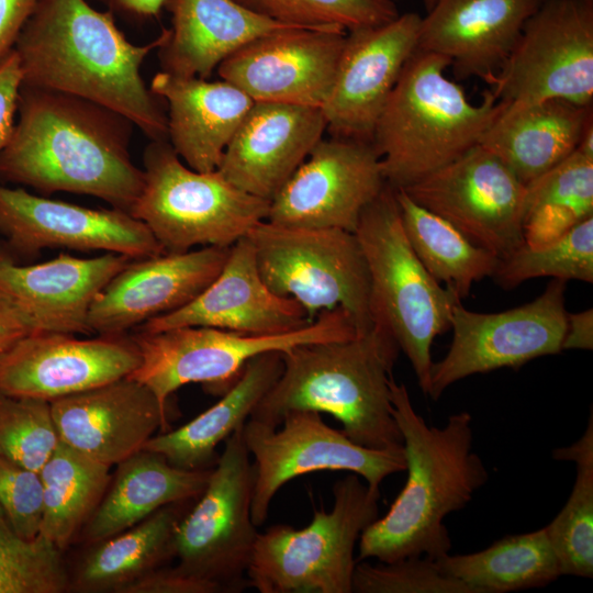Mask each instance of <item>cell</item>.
Masks as SVG:
<instances>
[{
    "instance_id": "obj_1",
    "label": "cell",
    "mask_w": 593,
    "mask_h": 593,
    "mask_svg": "<svg viewBox=\"0 0 593 593\" xmlns=\"http://www.w3.org/2000/svg\"><path fill=\"white\" fill-rule=\"evenodd\" d=\"M135 125L92 101L22 85L13 133L0 152V180L43 194H88L131 212L144 171L130 153Z\"/></svg>"
},
{
    "instance_id": "obj_2",
    "label": "cell",
    "mask_w": 593,
    "mask_h": 593,
    "mask_svg": "<svg viewBox=\"0 0 593 593\" xmlns=\"http://www.w3.org/2000/svg\"><path fill=\"white\" fill-rule=\"evenodd\" d=\"M131 43L111 11L86 0H38L14 46L24 86L76 96L128 119L150 141L168 139L167 113L141 68L167 40Z\"/></svg>"
},
{
    "instance_id": "obj_3",
    "label": "cell",
    "mask_w": 593,
    "mask_h": 593,
    "mask_svg": "<svg viewBox=\"0 0 593 593\" xmlns=\"http://www.w3.org/2000/svg\"><path fill=\"white\" fill-rule=\"evenodd\" d=\"M389 385L407 478L389 512L362 532L357 561L393 562L413 556L437 559L451 548L445 517L466 507L489 473L472 451L468 412L451 414L443 427L429 426L415 411L406 385L393 377Z\"/></svg>"
},
{
    "instance_id": "obj_4",
    "label": "cell",
    "mask_w": 593,
    "mask_h": 593,
    "mask_svg": "<svg viewBox=\"0 0 593 593\" xmlns=\"http://www.w3.org/2000/svg\"><path fill=\"white\" fill-rule=\"evenodd\" d=\"M400 347L382 325L353 338L294 346L249 418L278 427L295 410L333 415L354 443L384 449L403 446L392 414L390 379Z\"/></svg>"
},
{
    "instance_id": "obj_5",
    "label": "cell",
    "mask_w": 593,
    "mask_h": 593,
    "mask_svg": "<svg viewBox=\"0 0 593 593\" xmlns=\"http://www.w3.org/2000/svg\"><path fill=\"white\" fill-rule=\"evenodd\" d=\"M450 61L416 49L376 124L372 144L385 182L404 189L479 145L505 102L486 90L474 104L445 75Z\"/></svg>"
},
{
    "instance_id": "obj_6",
    "label": "cell",
    "mask_w": 593,
    "mask_h": 593,
    "mask_svg": "<svg viewBox=\"0 0 593 593\" xmlns=\"http://www.w3.org/2000/svg\"><path fill=\"white\" fill-rule=\"evenodd\" d=\"M355 234L369 267L373 322L392 334L426 395L433 342L450 328L452 307L461 300L443 288L415 255L402 226L395 189L388 183L361 212Z\"/></svg>"
},
{
    "instance_id": "obj_7",
    "label": "cell",
    "mask_w": 593,
    "mask_h": 593,
    "mask_svg": "<svg viewBox=\"0 0 593 593\" xmlns=\"http://www.w3.org/2000/svg\"><path fill=\"white\" fill-rule=\"evenodd\" d=\"M329 512L314 511L301 529L273 525L259 533L247 584L260 593H351L355 548L378 518L380 489L350 473L333 486Z\"/></svg>"
},
{
    "instance_id": "obj_8",
    "label": "cell",
    "mask_w": 593,
    "mask_h": 593,
    "mask_svg": "<svg viewBox=\"0 0 593 593\" xmlns=\"http://www.w3.org/2000/svg\"><path fill=\"white\" fill-rule=\"evenodd\" d=\"M143 165L144 186L130 214L166 253L197 245L230 247L267 219L270 201L238 189L217 169L189 168L168 139L150 141Z\"/></svg>"
},
{
    "instance_id": "obj_9",
    "label": "cell",
    "mask_w": 593,
    "mask_h": 593,
    "mask_svg": "<svg viewBox=\"0 0 593 593\" xmlns=\"http://www.w3.org/2000/svg\"><path fill=\"white\" fill-rule=\"evenodd\" d=\"M247 236L262 281L273 293L298 301L310 321L322 311L342 307L356 334L373 327L370 272L355 233L265 220Z\"/></svg>"
},
{
    "instance_id": "obj_10",
    "label": "cell",
    "mask_w": 593,
    "mask_h": 593,
    "mask_svg": "<svg viewBox=\"0 0 593 593\" xmlns=\"http://www.w3.org/2000/svg\"><path fill=\"white\" fill-rule=\"evenodd\" d=\"M355 335L354 322L342 307L322 311L300 329L272 335L208 326L137 331L132 338L141 361L128 377L147 385L167 407L168 398L188 383L220 385L225 392L246 362L260 354L284 351L302 344L346 340Z\"/></svg>"
},
{
    "instance_id": "obj_11",
    "label": "cell",
    "mask_w": 593,
    "mask_h": 593,
    "mask_svg": "<svg viewBox=\"0 0 593 593\" xmlns=\"http://www.w3.org/2000/svg\"><path fill=\"white\" fill-rule=\"evenodd\" d=\"M244 425L224 441L204 491L175 534L176 568L217 592L248 588L246 573L259 534L251 519L254 466Z\"/></svg>"
},
{
    "instance_id": "obj_12",
    "label": "cell",
    "mask_w": 593,
    "mask_h": 593,
    "mask_svg": "<svg viewBox=\"0 0 593 593\" xmlns=\"http://www.w3.org/2000/svg\"><path fill=\"white\" fill-rule=\"evenodd\" d=\"M243 438L254 457L251 519L256 527L266 522L279 489L293 478L322 470L348 471L380 489L385 478L405 470L403 446H360L311 410L287 413L278 427L248 418Z\"/></svg>"
},
{
    "instance_id": "obj_13",
    "label": "cell",
    "mask_w": 593,
    "mask_h": 593,
    "mask_svg": "<svg viewBox=\"0 0 593 593\" xmlns=\"http://www.w3.org/2000/svg\"><path fill=\"white\" fill-rule=\"evenodd\" d=\"M495 99L593 101V1L544 0L489 83Z\"/></svg>"
},
{
    "instance_id": "obj_14",
    "label": "cell",
    "mask_w": 593,
    "mask_h": 593,
    "mask_svg": "<svg viewBox=\"0 0 593 593\" xmlns=\"http://www.w3.org/2000/svg\"><path fill=\"white\" fill-rule=\"evenodd\" d=\"M567 281L552 279L534 301L499 313L452 307V342L446 356L433 362L427 396L438 400L452 383L474 373L526 362L562 351L567 331Z\"/></svg>"
},
{
    "instance_id": "obj_15",
    "label": "cell",
    "mask_w": 593,
    "mask_h": 593,
    "mask_svg": "<svg viewBox=\"0 0 593 593\" xmlns=\"http://www.w3.org/2000/svg\"><path fill=\"white\" fill-rule=\"evenodd\" d=\"M401 190L499 258L524 244L526 186L480 145Z\"/></svg>"
},
{
    "instance_id": "obj_16",
    "label": "cell",
    "mask_w": 593,
    "mask_h": 593,
    "mask_svg": "<svg viewBox=\"0 0 593 593\" xmlns=\"http://www.w3.org/2000/svg\"><path fill=\"white\" fill-rule=\"evenodd\" d=\"M385 184L372 142L322 138L272 198L266 221L355 233L361 212Z\"/></svg>"
},
{
    "instance_id": "obj_17",
    "label": "cell",
    "mask_w": 593,
    "mask_h": 593,
    "mask_svg": "<svg viewBox=\"0 0 593 593\" xmlns=\"http://www.w3.org/2000/svg\"><path fill=\"white\" fill-rule=\"evenodd\" d=\"M347 32L293 26L245 44L216 68L255 102L321 108L337 71Z\"/></svg>"
},
{
    "instance_id": "obj_18",
    "label": "cell",
    "mask_w": 593,
    "mask_h": 593,
    "mask_svg": "<svg viewBox=\"0 0 593 593\" xmlns=\"http://www.w3.org/2000/svg\"><path fill=\"white\" fill-rule=\"evenodd\" d=\"M0 235L18 253L44 248L103 250L132 259L166 253L149 228L128 212L91 209L0 186Z\"/></svg>"
},
{
    "instance_id": "obj_19",
    "label": "cell",
    "mask_w": 593,
    "mask_h": 593,
    "mask_svg": "<svg viewBox=\"0 0 593 593\" xmlns=\"http://www.w3.org/2000/svg\"><path fill=\"white\" fill-rule=\"evenodd\" d=\"M422 16L415 12L348 31L329 96L322 107L332 136L372 142L376 124L410 57Z\"/></svg>"
},
{
    "instance_id": "obj_20",
    "label": "cell",
    "mask_w": 593,
    "mask_h": 593,
    "mask_svg": "<svg viewBox=\"0 0 593 593\" xmlns=\"http://www.w3.org/2000/svg\"><path fill=\"white\" fill-rule=\"evenodd\" d=\"M139 361L132 336L36 332L0 357V392L51 402L130 376Z\"/></svg>"
},
{
    "instance_id": "obj_21",
    "label": "cell",
    "mask_w": 593,
    "mask_h": 593,
    "mask_svg": "<svg viewBox=\"0 0 593 593\" xmlns=\"http://www.w3.org/2000/svg\"><path fill=\"white\" fill-rule=\"evenodd\" d=\"M230 247L204 246L132 259L93 300L87 317L90 332L124 335L184 306L219 275Z\"/></svg>"
},
{
    "instance_id": "obj_22",
    "label": "cell",
    "mask_w": 593,
    "mask_h": 593,
    "mask_svg": "<svg viewBox=\"0 0 593 593\" xmlns=\"http://www.w3.org/2000/svg\"><path fill=\"white\" fill-rule=\"evenodd\" d=\"M59 440L112 467L142 450L157 429L167 430V413L155 393L126 376L51 401Z\"/></svg>"
},
{
    "instance_id": "obj_23",
    "label": "cell",
    "mask_w": 593,
    "mask_h": 593,
    "mask_svg": "<svg viewBox=\"0 0 593 593\" xmlns=\"http://www.w3.org/2000/svg\"><path fill=\"white\" fill-rule=\"evenodd\" d=\"M311 323L298 301L278 295L266 286L258 271L254 245L245 236L230 247L221 271L197 298L176 311L148 320L138 331L208 326L272 335Z\"/></svg>"
},
{
    "instance_id": "obj_24",
    "label": "cell",
    "mask_w": 593,
    "mask_h": 593,
    "mask_svg": "<svg viewBox=\"0 0 593 593\" xmlns=\"http://www.w3.org/2000/svg\"><path fill=\"white\" fill-rule=\"evenodd\" d=\"M325 131L321 108L255 102L217 170L238 189L271 201Z\"/></svg>"
},
{
    "instance_id": "obj_25",
    "label": "cell",
    "mask_w": 593,
    "mask_h": 593,
    "mask_svg": "<svg viewBox=\"0 0 593 593\" xmlns=\"http://www.w3.org/2000/svg\"><path fill=\"white\" fill-rule=\"evenodd\" d=\"M544 0H438L422 16L417 49L450 61L458 79L488 85Z\"/></svg>"
},
{
    "instance_id": "obj_26",
    "label": "cell",
    "mask_w": 593,
    "mask_h": 593,
    "mask_svg": "<svg viewBox=\"0 0 593 593\" xmlns=\"http://www.w3.org/2000/svg\"><path fill=\"white\" fill-rule=\"evenodd\" d=\"M131 260L113 253L92 258L61 254L23 266L0 250V290L26 306L44 331L89 335L93 300Z\"/></svg>"
},
{
    "instance_id": "obj_27",
    "label": "cell",
    "mask_w": 593,
    "mask_h": 593,
    "mask_svg": "<svg viewBox=\"0 0 593 593\" xmlns=\"http://www.w3.org/2000/svg\"><path fill=\"white\" fill-rule=\"evenodd\" d=\"M150 90L167 104V136L184 164L200 172L216 170L255 101L228 81H208L157 72Z\"/></svg>"
},
{
    "instance_id": "obj_28",
    "label": "cell",
    "mask_w": 593,
    "mask_h": 593,
    "mask_svg": "<svg viewBox=\"0 0 593 593\" xmlns=\"http://www.w3.org/2000/svg\"><path fill=\"white\" fill-rule=\"evenodd\" d=\"M171 27L157 49L161 71L208 79L235 51L284 24L235 0H166ZM303 27V26H302Z\"/></svg>"
},
{
    "instance_id": "obj_29",
    "label": "cell",
    "mask_w": 593,
    "mask_h": 593,
    "mask_svg": "<svg viewBox=\"0 0 593 593\" xmlns=\"http://www.w3.org/2000/svg\"><path fill=\"white\" fill-rule=\"evenodd\" d=\"M592 114V105L562 99L505 102L479 145L500 158L526 186L575 150L593 124Z\"/></svg>"
},
{
    "instance_id": "obj_30",
    "label": "cell",
    "mask_w": 593,
    "mask_h": 593,
    "mask_svg": "<svg viewBox=\"0 0 593 593\" xmlns=\"http://www.w3.org/2000/svg\"><path fill=\"white\" fill-rule=\"evenodd\" d=\"M116 466L111 485L86 523L85 536L92 545L135 526L166 505L199 497L213 469H181L146 449Z\"/></svg>"
},
{
    "instance_id": "obj_31",
    "label": "cell",
    "mask_w": 593,
    "mask_h": 593,
    "mask_svg": "<svg viewBox=\"0 0 593 593\" xmlns=\"http://www.w3.org/2000/svg\"><path fill=\"white\" fill-rule=\"evenodd\" d=\"M281 353L268 351L249 359L219 402L183 426L153 436L143 449L164 456L181 469L213 468L219 459L217 445L246 423L280 377Z\"/></svg>"
},
{
    "instance_id": "obj_32",
    "label": "cell",
    "mask_w": 593,
    "mask_h": 593,
    "mask_svg": "<svg viewBox=\"0 0 593 593\" xmlns=\"http://www.w3.org/2000/svg\"><path fill=\"white\" fill-rule=\"evenodd\" d=\"M166 505L135 526L99 541L82 559L71 588L78 592H118L175 558L182 504Z\"/></svg>"
},
{
    "instance_id": "obj_33",
    "label": "cell",
    "mask_w": 593,
    "mask_h": 593,
    "mask_svg": "<svg viewBox=\"0 0 593 593\" xmlns=\"http://www.w3.org/2000/svg\"><path fill=\"white\" fill-rule=\"evenodd\" d=\"M438 567L472 593H505L545 586L561 574L545 527L507 535L488 548L435 559Z\"/></svg>"
},
{
    "instance_id": "obj_34",
    "label": "cell",
    "mask_w": 593,
    "mask_h": 593,
    "mask_svg": "<svg viewBox=\"0 0 593 593\" xmlns=\"http://www.w3.org/2000/svg\"><path fill=\"white\" fill-rule=\"evenodd\" d=\"M593 216V148L578 145L561 163L526 184L524 244L542 247Z\"/></svg>"
},
{
    "instance_id": "obj_35",
    "label": "cell",
    "mask_w": 593,
    "mask_h": 593,
    "mask_svg": "<svg viewBox=\"0 0 593 593\" xmlns=\"http://www.w3.org/2000/svg\"><path fill=\"white\" fill-rule=\"evenodd\" d=\"M406 238L426 270L462 300L474 282L492 277L500 258L468 239L449 222L395 189Z\"/></svg>"
},
{
    "instance_id": "obj_36",
    "label": "cell",
    "mask_w": 593,
    "mask_h": 593,
    "mask_svg": "<svg viewBox=\"0 0 593 593\" xmlns=\"http://www.w3.org/2000/svg\"><path fill=\"white\" fill-rule=\"evenodd\" d=\"M109 466L59 440L40 470L43 518L40 535L63 550L87 523L111 481Z\"/></svg>"
},
{
    "instance_id": "obj_37",
    "label": "cell",
    "mask_w": 593,
    "mask_h": 593,
    "mask_svg": "<svg viewBox=\"0 0 593 593\" xmlns=\"http://www.w3.org/2000/svg\"><path fill=\"white\" fill-rule=\"evenodd\" d=\"M552 458L573 461L577 475L572 491L558 515L545 526L562 575L593 578V415L583 435Z\"/></svg>"
},
{
    "instance_id": "obj_38",
    "label": "cell",
    "mask_w": 593,
    "mask_h": 593,
    "mask_svg": "<svg viewBox=\"0 0 593 593\" xmlns=\"http://www.w3.org/2000/svg\"><path fill=\"white\" fill-rule=\"evenodd\" d=\"M538 277L593 282V216L542 247L523 244L500 258L492 276L503 289Z\"/></svg>"
},
{
    "instance_id": "obj_39",
    "label": "cell",
    "mask_w": 593,
    "mask_h": 593,
    "mask_svg": "<svg viewBox=\"0 0 593 593\" xmlns=\"http://www.w3.org/2000/svg\"><path fill=\"white\" fill-rule=\"evenodd\" d=\"M68 586L60 549L41 535L23 538L0 510V593H60Z\"/></svg>"
},
{
    "instance_id": "obj_40",
    "label": "cell",
    "mask_w": 593,
    "mask_h": 593,
    "mask_svg": "<svg viewBox=\"0 0 593 593\" xmlns=\"http://www.w3.org/2000/svg\"><path fill=\"white\" fill-rule=\"evenodd\" d=\"M268 19L303 27L346 32L388 23L399 16L395 0H235Z\"/></svg>"
},
{
    "instance_id": "obj_41",
    "label": "cell",
    "mask_w": 593,
    "mask_h": 593,
    "mask_svg": "<svg viewBox=\"0 0 593 593\" xmlns=\"http://www.w3.org/2000/svg\"><path fill=\"white\" fill-rule=\"evenodd\" d=\"M58 443L49 401L0 392V457L40 472Z\"/></svg>"
},
{
    "instance_id": "obj_42",
    "label": "cell",
    "mask_w": 593,
    "mask_h": 593,
    "mask_svg": "<svg viewBox=\"0 0 593 593\" xmlns=\"http://www.w3.org/2000/svg\"><path fill=\"white\" fill-rule=\"evenodd\" d=\"M356 593H472L458 579L440 570L427 556L371 564L357 561L353 575Z\"/></svg>"
},
{
    "instance_id": "obj_43",
    "label": "cell",
    "mask_w": 593,
    "mask_h": 593,
    "mask_svg": "<svg viewBox=\"0 0 593 593\" xmlns=\"http://www.w3.org/2000/svg\"><path fill=\"white\" fill-rule=\"evenodd\" d=\"M0 510L20 536L36 538L43 518L40 473L0 457Z\"/></svg>"
},
{
    "instance_id": "obj_44",
    "label": "cell",
    "mask_w": 593,
    "mask_h": 593,
    "mask_svg": "<svg viewBox=\"0 0 593 593\" xmlns=\"http://www.w3.org/2000/svg\"><path fill=\"white\" fill-rule=\"evenodd\" d=\"M120 593H217L216 589L178 568H158L121 590Z\"/></svg>"
},
{
    "instance_id": "obj_45",
    "label": "cell",
    "mask_w": 593,
    "mask_h": 593,
    "mask_svg": "<svg viewBox=\"0 0 593 593\" xmlns=\"http://www.w3.org/2000/svg\"><path fill=\"white\" fill-rule=\"evenodd\" d=\"M22 83L20 61L13 49L0 64V152L14 130Z\"/></svg>"
},
{
    "instance_id": "obj_46",
    "label": "cell",
    "mask_w": 593,
    "mask_h": 593,
    "mask_svg": "<svg viewBox=\"0 0 593 593\" xmlns=\"http://www.w3.org/2000/svg\"><path fill=\"white\" fill-rule=\"evenodd\" d=\"M42 331V323L26 306L0 290V357L20 339Z\"/></svg>"
},
{
    "instance_id": "obj_47",
    "label": "cell",
    "mask_w": 593,
    "mask_h": 593,
    "mask_svg": "<svg viewBox=\"0 0 593 593\" xmlns=\"http://www.w3.org/2000/svg\"><path fill=\"white\" fill-rule=\"evenodd\" d=\"M38 0H0V64L13 51Z\"/></svg>"
},
{
    "instance_id": "obj_48",
    "label": "cell",
    "mask_w": 593,
    "mask_h": 593,
    "mask_svg": "<svg viewBox=\"0 0 593 593\" xmlns=\"http://www.w3.org/2000/svg\"><path fill=\"white\" fill-rule=\"evenodd\" d=\"M593 349V310L579 313H567V331L562 342V350Z\"/></svg>"
},
{
    "instance_id": "obj_49",
    "label": "cell",
    "mask_w": 593,
    "mask_h": 593,
    "mask_svg": "<svg viewBox=\"0 0 593 593\" xmlns=\"http://www.w3.org/2000/svg\"><path fill=\"white\" fill-rule=\"evenodd\" d=\"M107 4L111 12L118 11L122 14L147 19L156 16L161 8L165 5L166 0H99Z\"/></svg>"
},
{
    "instance_id": "obj_50",
    "label": "cell",
    "mask_w": 593,
    "mask_h": 593,
    "mask_svg": "<svg viewBox=\"0 0 593 593\" xmlns=\"http://www.w3.org/2000/svg\"><path fill=\"white\" fill-rule=\"evenodd\" d=\"M423 1V4L427 10H429L438 0H422Z\"/></svg>"
},
{
    "instance_id": "obj_51",
    "label": "cell",
    "mask_w": 593,
    "mask_h": 593,
    "mask_svg": "<svg viewBox=\"0 0 593 593\" xmlns=\"http://www.w3.org/2000/svg\"><path fill=\"white\" fill-rule=\"evenodd\" d=\"M588 1H593V0H588Z\"/></svg>"
}]
</instances>
